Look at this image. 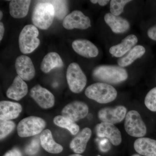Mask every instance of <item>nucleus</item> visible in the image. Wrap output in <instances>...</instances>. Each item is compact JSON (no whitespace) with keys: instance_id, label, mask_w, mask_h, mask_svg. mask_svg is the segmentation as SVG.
Returning <instances> with one entry per match:
<instances>
[{"instance_id":"nucleus-1","label":"nucleus","mask_w":156,"mask_h":156,"mask_svg":"<svg viewBox=\"0 0 156 156\" xmlns=\"http://www.w3.org/2000/svg\"><path fill=\"white\" fill-rule=\"evenodd\" d=\"M92 76L96 80L107 84H118L128 78L127 70L124 68L115 65H103L95 67Z\"/></svg>"},{"instance_id":"nucleus-2","label":"nucleus","mask_w":156,"mask_h":156,"mask_svg":"<svg viewBox=\"0 0 156 156\" xmlns=\"http://www.w3.org/2000/svg\"><path fill=\"white\" fill-rule=\"evenodd\" d=\"M55 10L48 1H40L35 7L32 21L35 26L41 30H47L53 23Z\"/></svg>"},{"instance_id":"nucleus-3","label":"nucleus","mask_w":156,"mask_h":156,"mask_svg":"<svg viewBox=\"0 0 156 156\" xmlns=\"http://www.w3.org/2000/svg\"><path fill=\"white\" fill-rule=\"evenodd\" d=\"M85 94L87 98L98 103L107 104L116 98L118 92L114 87L110 84L99 82L87 87Z\"/></svg>"},{"instance_id":"nucleus-4","label":"nucleus","mask_w":156,"mask_h":156,"mask_svg":"<svg viewBox=\"0 0 156 156\" xmlns=\"http://www.w3.org/2000/svg\"><path fill=\"white\" fill-rule=\"evenodd\" d=\"M38 30L32 24L26 25L23 28L19 36L20 50L23 54L32 53L40 44L41 41L38 38Z\"/></svg>"},{"instance_id":"nucleus-5","label":"nucleus","mask_w":156,"mask_h":156,"mask_svg":"<svg viewBox=\"0 0 156 156\" xmlns=\"http://www.w3.org/2000/svg\"><path fill=\"white\" fill-rule=\"evenodd\" d=\"M46 126V122L40 117H27L18 123L17 128V134L21 137L34 136L41 133Z\"/></svg>"},{"instance_id":"nucleus-6","label":"nucleus","mask_w":156,"mask_h":156,"mask_svg":"<svg viewBox=\"0 0 156 156\" xmlns=\"http://www.w3.org/2000/svg\"><path fill=\"white\" fill-rule=\"evenodd\" d=\"M66 80L70 90L74 93H80L87 83V78L78 63L73 62L66 71Z\"/></svg>"},{"instance_id":"nucleus-7","label":"nucleus","mask_w":156,"mask_h":156,"mask_svg":"<svg viewBox=\"0 0 156 156\" xmlns=\"http://www.w3.org/2000/svg\"><path fill=\"white\" fill-rule=\"evenodd\" d=\"M125 130L131 136L143 137L147 133V128L139 112L132 110L127 113L125 120Z\"/></svg>"},{"instance_id":"nucleus-8","label":"nucleus","mask_w":156,"mask_h":156,"mask_svg":"<svg viewBox=\"0 0 156 156\" xmlns=\"http://www.w3.org/2000/svg\"><path fill=\"white\" fill-rule=\"evenodd\" d=\"M127 114V108L123 105L115 107H107L101 108L98 112V116L101 122L118 124L125 119Z\"/></svg>"},{"instance_id":"nucleus-9","label":"nucleus","mask_w":156,"mask_h":156,"mask_svg":"<svg viewBox=\"0 0 156 156\" xmlns=\"http://www.w3.org/2000/svg\"><path fill=\"white\" fill-rule=\"evenodd\" d=\"M62 25L66 29L86 30L91 26V20L82 11L75 10L68 14L63 19Z\"/></svg>"},{"instance_id":"nucleus-10","label":"nucleus","mask_w":156,"mask_h":156,"mask_svg":"<svg viewBox=\"0 0 156 156\" xmlns=\"http://www.w3.org/2000/svg\"><path fill=\"white\" fill-rule=\"evenodd\" d=\"M89 111L87 104L75 101L66 105L62 110L61 113L63 116L76 122L87 117Z\"/></svg>"},{"instance_id":"nucleus-11","label":"nucleus","mask_w":156,"mask_h":156,"mask_svg":"<svg viewBox=\"0 0 156 156\" xmlns=\"http://www.w3.org/2000/svg\"><path fill=\"white\" fill-rule=\"evenodd\" d=\"M30 95L39 106L42 108H51L55 104V97L50 91L40 85H36L31 89Z\"/></svg>"},{"instance_id":"nucleus-12","label":"nucleus","mask_w":156,"mask_h":156,"mask_svg":"<svg viewBox=\"0 0 156 156\" xmlns=\"http://www.w3.org/2000/svg\"><path fill=\"white\" fill-rule=\"evenodd\" d=\"M95 132L98 137H105L114 146L121 144L122 135L119 129L114 125L105 122L98 124L95 127Z\"/></svg>"},{"instance_id":"nucleus-13","label":"nucleus","mask_w":156,"mask_h":156,"mask_svg":"<svg viewBox=\"0 0 156 156\" xmlns=\"http://www.w3.org/2000/svg\"><path fill=\"white\" fill-rule=\"evenodd\" d=\"M15 66L18 76L24 81L31 80L35 75V69L33 63L28 56L23 55L17 57Z\"/></svg>"},{"instance_id":"nucleus-14","label":"nucleus","mask_w":156,"mask_h":156,"mask_svg":"<svg viewBox=\"0 0 156 156\" xmlns=\"http://www.w3.org/2000/svg\"><path fill=\"white\" fill-rule=\"evenodd\" d=\"M72 46L75 52L86 58H95L99 53L97 47L92 42L86 39L75 40Z\"/></svg>"},{"instance_id":"nucleus-15","label":"nucleus","mask_w":156,"mask_h":156,"mask_svg":"<svg viewBox=\"0 0 156 156\" xmlns=\"http://www.w3.org/2000/svg\"><path fill=\"white\" fill-rule=\"evenodd\" d=\"M137 42L138 38L136 36L130 34L123 39L120 44L112 46L109 51L114 57L121 58L134 48Z\"/></svg>"},{"instance_id":"nucleus-16","label":"nucleus","mask_w":156,"mask_h":156,"mask_svg":"<svg viewBox=\"0 0 156 156\" xmlns=\"http://www.w3.org/2000/svg\"><path fill=\"white\" fill-rule=\"evenodd\" d=\"M28 86L19 76L14 78L12 85L6 92V95L10 99L16 101L21 100L28 93Z\"/></svg>"},{"instance_id":"nucleus-17","label":"nucleus","mask_w":156,"mask_h":156,"mask_svg":"<svg viewBox=\"0 0 156 156\" xmlns=\"http://www.w3.org/2000/svg\"><path fill=\"white\" fill-rule=\"evenodd\" d=\"M22 111L21 105L8 101L0 102V120H11L19 116Z\"/></svg>"},{"instance_id":"nucleus-18","label":"nucleus","mask_w":156,"mask_h":156,"mask_svg":"<svg viewBox=\"0 0 156 156\" xmlns=\"http://www.w3.org/2000/svg\"><path fill=\"white\" fill-rule=\"evenodd\" d=\"M104 20L112 31L115 34L124 33L130 27V23L127 20L120 16L113 15L110 12L105 14Z\"/></svg>"},{"instance_id":"nucleus-19","label":"nucleus","mask_w":156,"mask_h":156,"mask_svg":"<svg viewBox=\"0 0 156 156\" xmlns=\"http://www.w3.org/2000/svg\"><path fill=\"white\" fill-rule=\"evenodd\" d=\"M134 150L140 155L156 156V140L147 138H137L134 144Z\"/></svg>"},{"instance_id":"nucleus-20","label":"nucleus","mask_w":156,"mask_h":156,"mask_svg":"<svg viewBox=\"0 0 156 156\" xmlns=\"http://www.w3.org/2000/svg\"><path fill=\"white\" fill-rule=\"evenodd\" d=\"M92 135V131L89 128H83L72 140L70 148L76 154L83 153L86 150L87 143Z\"/></svg>"},{"instance_id":"nucleus-21","label":"nucleus","mask_w":156,"mask_h":156,"mask_svg":"<svg viewBox=\"0 0 156 156\" xmlns=\"http://www.w3.org/2000/svg\"><path fill=\"white\" fill-rule=\"evenodd\" d=\"M40 140L42 147L51 154H59L63 151V147L55 142L51 131L49 129L44 130L40 135Z\"/></svg>"},{"instance_id":"nucleus-22","label":"nucleus","mask_w":156,"mask_h":156,"mask_svg":"<svg viewBox=\"0 0 156 156\" xmlns=\"http://www.w3.org/2000/svg\"><path fill=\"white\" fill-rule=\"evenodd\" d=\"M31 1L13 0L9 3V12L12 17L20 19L25 17L28 14Z\"/></svg>"},{"instance_id":"nucleus-23","label":"nucleus","mask_w":156,"mask_h":156,"mask_svg":"<svg viewBox=\"0 0 156 156\" xmlns=\"http://www.w3.org/2000/svg\"><path fill=\"white\" fill-rule=\"evenodd\" d=\"M63 62L61 56L56 52H50L44 57L41 65V69L43 72L48 73L55 68L63 67Z\"/></svg>"},{"instance_id":"nucleus-24","label":"nucleus","mask_w":156,"mask_h":156,"mask_svg":"<svg viewBox=\"0 0 156 156\" xmlns=\"http://www.w3.org/2000/svg\"><path fill=\"white\" fill-rule=\"evenodd\" d=\"M146 52L145 48L141 45H136L127 54L118 59L119 66L126 67L131 65L135 60L141 58Z\"/></svg>"},{"instance_id":"nucleus-25","label":"nucleus","mask_w":156,"mask_h":156,"mask_svg":"<svg viewBox=\"0 0 156 156\" xmlns=\"http://www.w3.org/2000/svg\"><path fill=\"white\" fill-rule=\"evenodd\" d=\"M53 122L58 127L67 129L73 135L77 134L80 131V127L75 122L62 115L55 117L53 119Z\"/></svg>"},{"instance_id":"nucleus-26","label":"nucleus","mask_w":156,"mask_h":156,"mask_svg":"<svg viewBox=\"0 0 156 156\" xmlns=\"http://www.w3.org/2000/svg\"><path fill=\"white\" fill-rule=\"evenodd\" d=\"M48 2L52 4L54 7L55 16L58 19L62 20L66 17V15L68 10L67 1H48Z\"/></svg>"},{"instance_id":"nucleus-27","label":"nucleus","mask_w":156,"mask_h":156,"mask_svg":"<svg viewBox=\"0 0 156 156\" xmlns=\"http://www.w3.org/2000/svg\"><path fill=\"white\" fill-rule=\"evenodd\" d=\"M130 0H112L110 2V13L115 16H119L123 13L124 8Z\"/></svg>"},{"instance_id":"nucleus-28","label":"nucleus","mask_w":156,"mask_h":156,"mask_svg":"<svg viewBox=\"0 0 156 156\" xmlns=\"http://www.w3.org/2000/svg\"><path fill=\"white\" fill-rule=\"evenodd\" d=\"M15 127V123L11 120L0 121V138L1 140L8 136Z\"/></svg>"},{"instance_id":"nucleus-29","label":"nucleus","mask_w":156,"mask_h":156,"mask_svg":"<svg viewBox=\"0 0 156 156\" xmlns=\"http://www.w3.org/2000/svg\"><path fill=\"white\" fill-rule=\"evenodd\" d=\"M144 104L149 110L156 112V87L151 89L146 95Z\"/></svg>"},{"instance_id":"nucleus-30","label":"nucleus","mask_w":156,"mask_h":156,"mask_svg":"<svg viewBox=\"0 0 156 156\" xmlns=\"http://www.w3.org/2000/svg\"><path fill=\"white\" fill-rule=\"evenodd\" d=\"M40 147L37 140L34 139L25 149V152L29 155L35 154L38 151Z\"/></svg>"},{"instance_id":"nucleus-31","label":"nucleus","mask_w":156,"mask_h":156,"mask_svg":"<svg viewBox=\"0 0 156 156\" xmlns=\"http://www.w3.org/2000/svg\"><path fill=\"white\" fill-rule=\"evenodd\" d=\"M147 34L150 38L156 41V25L148 30Z\"/></svg>"},{"instance_id":"nucleus-32","label":"nucleus","mask_w":156,"mask_h":156,"mask_svg":"<svg viewBox=\"0 0 156 156\" xmlns=\"http://www.w3.org/2000/svg\"><path fill=\"white\" fill-rule=\"evenodd\" d=\"M4 156H21V153L18 149L14 148L6 153Z\"/></svg>"},{"instance_id":"nucleus-33","label":"nucleus","mask_w":156,"mask_h":156,"mask_svg":"<svg viewBox=\"0 0 156 156\" xmlns=\"http://www.w3.org/2000/svg\"><path fill=\"white\" fill-rule=\"evenodd\" d=\"M5 28L2 22L0 23V41H2L5 34Z\"/></svg>"},{"instance_id":"nucleus-34","label":"nucleus","mask_w":156,"mask_h":156,"mask_svg":"<svg viewBox=\"0 0 156 156\" xmlns=\"http://www.w3.org/2000/svg\"><path fill=\"white\" fill-rule=\"evenodd\" d=\"M109 2H110L109 0H98V4L101 6L106 5Z\"/></svg>"},{"instance_id":"nucleus-35","label":"nucleus","mask_w":156,"mask_h":156,"mask_svg":"<svg viewBox=\"0 0 156 156\" xmlns=\"http://www.w3.org/2000/svg\"><path fill=\"white\" fill-rule=\"evenodd\" d=\"M69 156H83L81 155L80 154H73L70 155Z\"/></svg>"},{"instance_id":"nucleus-36","label":"nucleus","mask_w":156,"mask_h":156,"mask_svg":"<svg viewBox=\"0 0 156 156\" xmlns=\"http://www.w3.org/2000/svg\"><path fill=\"white\" fill-rule=\"evenodd\" d=\"M3 16V12L2 11H0V20H2Z\"/></svg>"},{"instance_id":"nucleus-37","label":"nucleus","mask_w":156,"mask_h":156,"mask_svg":"<svg viewBox=\"0 0 156 156\" xmlns=\"http://www.w3.org/2000/svg\"><path fill=\"white\" fill-rule=\"evenodd\" d=\"M131 156H143L142 155H140L139 154H134L132 155Z\"/></svg>"}]
</instances>
